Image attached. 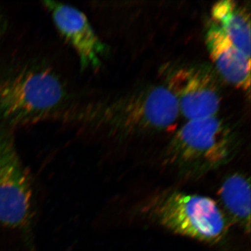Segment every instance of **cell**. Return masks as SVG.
<instances>
[{"label": "cell", "instance_id": "cell-1", "mask_svg": "<svg viewBox=\"0 0 251 251\" xmlns=\"http://www.w3.org/2000/svg\"><path fill=\"white\" fill-rule=\"evenodd\" d=\"M80 113L92 131L114 140L169 131L179 116L176 99L165 85H144L92 102Z\"/></svg>", "mask_w": 251, "mask_h": 251}, {"label": "cell", "instance_id": "cell-2", "mask_svg": "<svg viewBox=\"0 0 251 251\" xmlns=\"http://www.w3.org/2000/svg\"><path fill=\"white\" fill-rule=\"evenodd\" d=\"M38 193L11 128L0 126V251H36Z\"/></svg>", "mask_w": 251, "mask_h": 251}, {"label": "cell", "instance_id": "cell-3", "mask_svg": "<svg viewBox=\"0 0 251 251\" xmlns=\"http://www.w3.org/2000/svg\"><path fill=\"white\" fill-rule=\"evenodd\" d=\"M69 92L53 69L44 63L28 62L0 76V126L10 128L58 111Z\"/></svg>", "mask_w": 251, "mask_h": 251}, {"label": "cell", "instance_id": "cell-4", "mask_svg": "<svg viewBox=\"0 0 251 251\" xmlns=\"http://www.w3.org/2000/svg\"><path fill=\"white\" fill-rule=\"evenodd\" d=\"M237 148L234 130L216 115L186 122L173 135L163 159L181 176L196 178L228 163Z\"/></svg>", "mask_w": 251, "mask_h": 251}, {"label": "cell", "instance_id": "cell-5", "mask_svg": "<svg viewBox=\"0 0 251 251\" xmlns=\"http://www.w3.org/2000/svg\"><path fill=\"white\" fill-rule=\"evenodd\" d=\"M142 214L173 233L205 244L222 242L229 222L214 200L201 195L166 191L151 196Z\"/></svg>", "mask_w": 251, "mask_h": 251}, {"label": "cell", "instance_id": "cell-6", "mask_svg": "<svg viewBox=\"0 0 251 251\" xmlns=\"http://www.w3.org/2000/svg\"><path fill=\"white\" fill-rule=\"evenodd\" d=\"M165 86L176 99L179 114L188 121L218 115L221 90L215 74L209 68H176L168 74Z\"/></svg>", "mask_w": 251, "mask_h": 251}, {"label": "cell", "instance_id": "cell-7", "mask_svg": "<svg viewBox=\"0 0 251 251\" xmlns=\"http://www.w3.org/2000/svg\"><path fill=\"white\" fill-rule=\"evenodd\" d=\"M43 4L59 34L76 53L81 70L100 68L108 50L85 14L74 6L57 1H43Z\"/></svg>", "mask_w": 251, "mask_h": 251}, {"label": "cell", "instance_id": "cell-8", "mask_svg": "<svg viewBox=\"0 0 251 251\" xmlns=\"http://www.w3.org/2000/svg\"><path fill=\"white\" fill-rule=\"evenodd\" d=\"M204 39L208 53L219 75L236 88L249 93L250 57L238 49L212 22L206 29Z\"/></svg>", "mask_w": 251, "mask_h": 251}, {"label": "cell", "instance_id": "cell-9", "mask_svg": "<svg viewBox=\"0 0 251 251\" xmlns=\"http://www.w3.org/2000/svg\"><path fill=\"white\" fill-rule=\"evenodd\" d=\"M212 23L232 44L251 58L250 12L232 0L218 1L211 11Z\"/></svg>", "mask_w": 251, "mask_h": 251}, {"label": "cell", "instance_id": "cell-10", "mask_svg": "<svg viewBox=\"0 0 251 251\" xmlns=\"http://www.w3.org/2000/svg\"><path fill=\"white\" fill-rule=\"evenodd\" d=\"M221 209L228 221L247 234L251 230L250 179L242 173H234L224 179L219 188Z\"/></svg>", "mask_w": 251, "mask_h": 251}, {"label": "cell", "instance_id": "cell-11", "mask_svg": "<svg viewBox=\"0 0 251 251\" xmlns=\"http://www.w3.org/2000/svg\"><path fill=\"white\" fill-rule=\"evenodd\" d=\"M6 26H7V23H6V18H5L4 13L0 10V42L4 35Z\"/></svg>", "mask_w": 251, "mask_h": 251}]
</instances>
